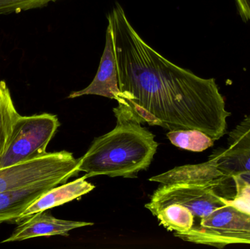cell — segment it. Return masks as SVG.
Listing matches in <instances>:
<instances>
[{
    "label": "cell",
    "instance_id": "1",
    "mask_svg": "<svg viewBox=\"0 0 250 249\" xmlns=\"http://www.w3.org/2000/svg\"><path fill=\"white\" fill-rule=\"evenodd\" d=\"M118 71L120 109L141 124L197 130L220 140L231 114L214 78L170 62L150 47L117 4L108 16Z\"/></svg>",
    "mask_w": 250,
    "mask_h": 249
},
{
    "label": "cell",
    "instance_id": "2",
    "mask_svg": "<svg viewBox=\"0 0 250 249\" xmlns=\"http://www.w3.org/2000/svg\"><path fill=\"white\" fill-rule=\"evenodd\" d=\"M115 128L94 140L86 153L79 159L77 169L85 179L97 175L135 178L146 170L157 152L154 135L119 107L114 108Z\"/></svg>",
    "mask_w": 250,
    "mask_h": 249
},
{
    "label": "cell",
    "instance_id": "3",
    "mask_svg": "<svg viewBox=\"0 0 250 249\" xmlns=\"http://www.w3.org/2000/svg\"><path fill=\"white\" fill-rule=\"evenodd\" d=\"M235 194L233 175L218 167L208 176L194 182L163 184L145 207L153 213L167 205H180L201 219L226 206L225 200H233Z\"/></svg>",
    "mask_w": 250,
    "mask_h": 249
},
{
    "label": "cell",
    "instance_id": "4",
    "mask_svg": "<svg viewBox=\"0 0 250 249\" xmlns=\"http://www.w3.org/2000/svg\"><path fill=\"white\" fill-rule=\"evenodd\" d=\"M78 163L73 153L62 151L0 168V193L46 184L57 187L78 175Z\"/></svg>",
    "mask_w": 250,
    "mask_h": 249
},
{
    "label": "cell",
    "instance_id": "5",
    "mask_svg": "<svg viewBox=\"0 0 250 249\" xmlns=\"http://www.w3.org/2000/svg\"><path fill=\"white\" fill-rule=\"evenodd\" d=\"M174 236L187 242L217 249L235 244L250 245V215L226 206L200 219L185 232H174Z\"/></svg>",
    "mask_w": 250,
    "mask_h": 249
},
{
    "label": "cell",
    "instance_id": "6",
    "mask_svg": "<svg viewBox=\"0 0 250 249\" xmlns=\"http://www.w3.org/2000/svg\"><path fill=\"white\" fill-rule=\"evenodd\" d=\"M60 123L50 114L19 115L15 123L10 143L0 158V168L32 160L46 154L48 145Z\"/></svg>",
    "mask_w": 250,
    "mask_h": 249
},
{
    "label": "cell",
    "instance_id": "7",
    "mask_svg": "<svg viewBox=\"0 0 250 249\" xmlns=\"http://www.w3.org/2000/svg\"><path fill=\"white\" fill-rule=\"evenodd\" d=\"M208 158L229 175L250 172V115L229 132L226 147L216 149Z\"/></svg>",
    "mask_w": 250,
    "mask_h": 249
},
{
    "label": "cell",
    "instance_id": "8",
    "mask_svg": "<svg viewBox=\"0 0 250 249\" xmlns=\"http://www.w3.org/2000/svg\"><path fill=\"white\" fill-rule=\"evenodd\" d=\"M18 224L19 225L12 235L1 241V244L24 241L38 237L68 236V232L72 230L94 225V223L91 222L57 219L45 211L35 213Z\"/></svg>",
    "mask_w": 250,
    "mask_h": 249
},
{
    "label": "cell",
    "instance_id": "9",
    "mask_svg": "<svg viewBox=\"0 0 250 249\" xmlns=\"http://www.w3.org/2000/svg\"><path fill=\"white\" fill-rule=\"evenodd\" d=\"M120 92L112 30L111 25L108 23L105 48L95 78L87 87L78 92H72L68 98L79 97L83 95H98L116 100Z\"/></svg>",
    "mask_w": 250,
    "mask_h": 249
},
{
    "label": "cell",
    "instance_id": "10",
    "mask_svg": "<svg viewBox=\"0 0 250 249\" xmlns=\"http://www.w3.org/2000/svg\"><path fill=\"white\" fill-rule=\"evenodd\" d=\"M94 189L95 186L87 182L84 177L68 184L54 187L32 203L16 222L18 223L38 212L46 211L49 209L73 201L75 199L90 192Z\"/></svg>",
    "mask_w": 250,
    "mask_h": 249
},
{
    "label": "cell",
    "instance_id": "11",
    "mask_svg": "<svg viewBox=\"0 0 250 249\" xmlns=\"http://www.w3.org/2000/svg\"><path fill=\"white\" fill-rule=\"evenodd\" d=\"M54 187L46 184L0 193V224L16 222L32 203Z\"/></svg>",
    "mask_w": 250,
    "mask_h": 249
},
{
    "label": "cell",
    "instance_id": "12",
    "mask_svg": "<svg viewBox=\"0 0 250 249\" xmlns=\"http://www.w3.org/2000/svg\"><path fill=\"white\" fill-rule=\"evenodd\" d=\"M19 115L7 83L0 80V158L8 146L15 123Z\"/></svg>",
    "mask_w": 250,
    "mask_h": 249
},
{
    "label": "cell",
    "instance_id": "13",
    "mask_svg": "<svg viewBox=\"0 0 250 249\" xmlns=\"http://www.w3.org/2000/svg\"><path fill=\"white\" fill-rule=\"evenodd\" d=\"M152 214L157 218L160 225L174 232H187L195 225V216L180 205H167Z\"/></svg>",
    "mask_w": 250,
    "mask_h": 249
},
{
    "label": "cell",
    "instance_id": "14",
    "mask_svg": "<svg viewBox=\"0 0 250 249\" xmlns=\"http://www.w3.org/2000/svg\"><path fill=\"white\" fill-rule=\"evenodd\" d=\"M167 138L176 147L193 152H202L214 146L211 137L197 130H180L169 131Z\"/></svg>",
    "mask_w": 250,
    "mask_h": 249
},
{
    "label": "cell",
    "instance_id": "15",
    "mask_svg": "<svg viewBox=\"0 0 250 249\" xmlns=\"http://www.w3.org/2000/svg\"><path fill=\"white\" fill-rule=\"evenodd\" d=\"M233 177L236 185V194L233 200H225V205L233 206L250 215V183L244 180L239 174L233 175Z\"/></svg>",
    "mask_w": 250,
    "mask_h": 249
},
{
    "label": "cell",
    "instance_id": "16",
    "mask_svg": "<svg viewBox=\"0 0 250 249\" xmlns=\"http://www.w3.org/2000/svg\"><path fill=\"white\" fill-rule=\"evenodd\" d=\"M239 13L245 21H250V0H235Z\"/></svg>",
    "mask_w": 250,
    "mask_h": 249
},
{
    "label": "cell",
    "instance_id": "17",
    "mask_svg": "<svg viewBox=\"0 0 250 249\" xmlns=\"http://www.w3.org/2000/svg\"><path fill=\"white\" fill-rule=\"evenodd\" d=\"M239 175H240L244 180L250 183V172H242V173H239Z\"/></svg>",
    "mask_w": 250,
    "mask_h": 249
},
{
    "label": "cell",
    "instance_id": "18",
    "mask_svg": "<svg viewBox=\"0 0 250 249\" xmlns=\"http://www.w3.org/2000/svg\"><path fill=\"white\" fill-rule=\"evenodd\" d=\"M51 1H53V0H51Z\"/></svg>",
    "mask_w": 250,
    "mask_h": 249
}]
</instances>
